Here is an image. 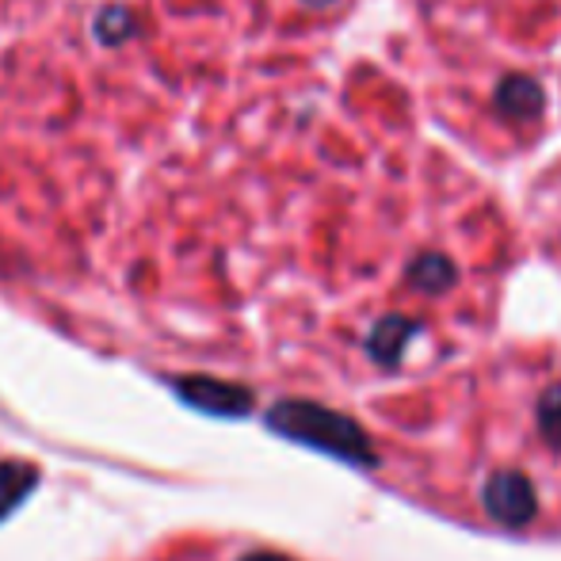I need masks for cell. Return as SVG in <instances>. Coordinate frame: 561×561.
<instances>
[{
	"mask_svg": "<svg viewBox=\"0 0 561 561\" xmlns=\"http://www.w3.org/2000/svg\"><path fill=\"white\" fill-rule=\"evenodd\" d=\"M123 31H130V15H126V12H104V20H100V35H104L107 43H118V38H123Z\"/></svg>",
	"mask_w": 561,
	"mask_h": 561,
	"instance_id": "obj_1",
	"label": "cell"
}]
</instances>
